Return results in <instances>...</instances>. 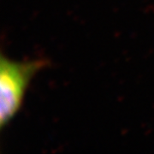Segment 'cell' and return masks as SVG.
<instances>
[{
    "instance_id": "cell-1",
    "label": "cell",
    "mask_w": 154,
    "mask_h": 154,
    "mask_svg": "<svg viewBox=\"0 0 154 154\" xmlns=\"http://www.w3.org/2000/svg\"><path fill=\"white\" fill-rule=\"evenodd\" d=\"M47 65L43 59L15 62L0 58V127L4 128L15 117L22 105L28 84L36 73Z\"/></svg>"
}]
</instances>
